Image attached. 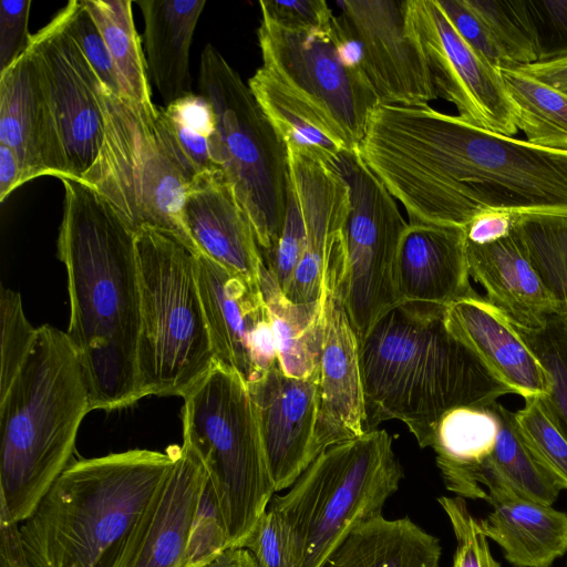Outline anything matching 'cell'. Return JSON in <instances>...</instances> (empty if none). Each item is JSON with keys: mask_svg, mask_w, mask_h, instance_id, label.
<instances>
[{"mask_svg": "<svg viewBox=\"0 0 567 567\" xmlns=\"http://www.w3.org/2000/svg\"><path fill=\"white\" fill-rule=\"evenodd\" d=\"M359 154L409 223L465 227L485 210L567 215V151L427 106L379 103Z\"/></svg>", "mask_w": 567, "mask_h": 567, "instance_id": "6da1fadb", "label": "cell"}, {"mask_svg": "<svg viewBox=\"0 0 567 567\" xmlns=\"http://www.w3.org/2000/svg\"><path fill=\"white\" fill-rule=\"evenodd\" d=\"M58 256L68 275L65 331L84 370L91 409L126 408L141 399V322L136 231L93 187L63 178Z\"/></svg>", "mask_w": 567, "mask_h": 567, "instance_id": "7a4b0ae2", "label": "cell"}, {"mask_svg": "<svg viewBox=\"0 0 567 567\" xmlns=\"http://www.w3.org/2000/svg\"><path fill=\"white\" fill-rule=\"evenodd\" d=\"M445 312L405 302L372 328L360 348L365 432L398 420L424 449L447 412L513 393L452 332Z\"/></svg>", "mask_w": 567, "mask_h": 567, "instance_id": "3957f363", "label": "cell"}, {"mask_svg": "<svg viewBox=\"0 0 567 567\" xmlns=\"http://www.w3.org/2000/svg\"><path fill=\"white\" fill-rule=\"evenodd\" d=\"M92 411L79 355L66 332L38 328L34 343L0 392V522L20 524L69 466Z\"/></svg>", "mask_w": 567, "mask_h": 567, "instance_id": "277c9868", "label": "cell"}, {"mask_svg": "<svg viewBox=\"0 0 567 567\" xmlns=\"http://www.w3.org/2000/svg\"><path fill=\"white\" fill-rule=\"evenodd\" d=\"M174 462L175 446L71 462L19 524L31 567H94L135 523Z\"/></svg>", "mask_w": 567, "mask_h": 567, "instance_id": "5b68a950", "label": "cell"}, {"mask_svg": "<svg viewBox=\"0 0 567 567\" xmlns=\"http://www.w3.org/2000/svg\"><path fill=\"white\" fill-rule=\"evenodd\" d=\"M402 477L385 430L320 453L285 495L269 503L282 525L288 567H323L357 526L382 514Z\"/></svg>", "mask_w": 567, "mask_h": 567, "instance_id": "8992f818", "label": "cell"}, {"mask_svg": "<svg viewBox=\"0 0 567 567\" xmlns=\"http://www.w3.org/2000/svg\"><path fill=\"white\" fill-rule=\"evenodd\" d=\"M141 322L137 384L147 395L184 396L214 364L196 254L174 234L136 230Z\"/></svg>", "mask_w": 567, "mask_h": 567, "instance_id": "52a82bcc", "label": "cell"}, {"mask_svg": "<svg viewBox=\"0 0 567 567\" xmlns=\"http://www.w3.org/2000/svg\"><path fill=\"white\" fill-rule=\"evenodd\" d=\"M183 399V443L206 465L227 548H243L276 493L248 384L214 361Z\"/></svg>", "mask_w": 567, "mask_h": 567, "instance_id": "ba28073f", "label": "cell"}, {"mask_svg": "<svg viewBox=\"0 0 567 567\" xmlns=\"http://www.w3.org/2000/svg\"><path fill=\"white\" fill-rule=\"evenodd\" d=\"M104 136L80 181L100 193L136 231H169L198 254L182 218L192 181L163 124L161 107L145 105L100 85Z\"/></svg>", "mask_w": 567, "mask_h": 567, "instance_id": "9c48e42d", "label": "cell"}, {"mask_svg": "<svg viewBox=\"0 0 567 567\" xmlns=\"http://www.w3.org/2000/svg\"><path fill=\"white\" fill-rule=\"evenodd\" d=\"M199 93L213 106L212 157L244 208L261 254L281 231L289 193L287 146L239 73L207 44L200 55Z\"/></svg>", "mask_w": 567, "mask_h": 567, "instance_id": "30bf717a", "label": "cell"}, {"mask_svg": "<svg viewBox=\"0 0 567 567\" xmlns=\"http://www.w3.org/2000/svg\"><path fill=\"white\" fill-rule=\"evenodd\" d=\"M257 38L261 68L358 148L380 102L339 19L326 29L298 30L261 16Z\"/></svg>", "mask_w": 567, "mask_h": 567, "instance_id": "8fae6325", "label": "cell"}, {"mask_svg": "<svg viewBox=\"0 0 567 567\" xmlns=\"http://www.w3.org/2000/svg\"><path fill=\"white\" fill-rule=\"evenodd\" d=\"M332 165L349 187L341 291L361 348L378 321L402 303L395 266L400 241L409 223L358 148L343 152Z\"/></svg>", "mask_w": 567, "mask_h": 567, "instance_id": "7c38bea8", "label": "cell"}, {"mask_svg": "<svg viewBox=\"0 0 567 567\" xmlns=\"http://www.w3.org/2000/svg\"><path fill=\"white\" fill-rule=\"evenodd\" d=\"M410 17L437 97L452 103L463 121L513 137L516 111L501 69L463 40L437 0H410Z\"/></svg>", "mask_w": 567, "mask_h": 567, "instance_id": "4fadbf2b", "label": "cell"}, {"mask_svg": "<svg viewBox=\"0 0 567 567\" xmlns=\"http://www.w3.org/2000/svg\"><path fill=\"white\" fill-rule=\"evenodd\" d=\"M339 22L379 102L427 106L437 97L410 17V0H342Z\"/></svg>", "mask_w": 567, "mask_h": 567, "instance_id": "5bb4252c", "label": "cell"}, {"mask_svg": "<svg viewBox=\"0 0 567 567\" xmlns=\"http://www.w3.org/2000/svg\"><path fill=\"white\" fill-rule=\"evenodd\" d=\"M37 70L72 179L93 164L104 136L101 81L65 28L61 10L32 35Z\"/></svg>", "mask_w": 567, "mask_h": 567, "instance_id": "9a60e30c", "label": "cell"}, {"mask_svg": "<svg viewBox=\"0 0 567 567\" xmlns=\"http://www.w3.org/2000/svg\"><path fill=\"white\" fill-rule=\"evenodd\" d=\"M209 484L200 456L175 446V462L135 523L94 567H185L196 515Z\"/></svg>", "mask_w": 567, "mask_h": 567, "instance_id": "2e32d148", "label": "cell"}, {"mask_svg": "<svg viewBox=\"0 0 567 567\" xmlns=\"http://www.w3.org/2000/svg\"><path fill=\"white\" fill-rule=\"evenodd\" d=\"M344 258L343 237L330 256L322 287L320 402L316 429L320 453L365 432L360 342L346 311L341 291Z\"/></svg>", "mask_w": 567, "mask_h": 567, "instance_id": "e0dca14e", "label": "cell"}, {"mask_svg": "<svg viewBox=\"0 0 567 567\" xmlns=\"http://www.w3.org/2000/svg\"><path fill=\"white\" fill-rule=\"evenodd\" d=\"M196 274L215 361L247 383L278 362L269 312L259 285L196 254Z\"/></svg>", "mask_w": 567, "mask_h": 567, "instance_id": "ac0fdd59", "label": "cell"}, {"mask_svg": "<svg viewBox=\"0 0 567 567\" xmlns=\"http://www.w3.org/2000/svg\"><path fill=\"white\" fill-rule=\"evenodd\" d=\"M275 492L289 488L320 454L319 373L289 377L278 362L247 383Z\"/></svg>", "mask_w": 567, "mask_h": 567, "instance_id": "d6986e66", "label": "cell"}, {"mask_svg": "<svg viewBox=\"0 0 567 567\" xmlns=\"http://www.w3.org/2000/svg\"><path fill=\"white\" fill-rule=\"evenodd\" d=\"M287 152L289 188L302 210L305 246L284 293L293 302H312L321 299L328 261L343 239L349 187L330 163L292 146Z\"/></svg>", "mask_w": 567, "mask_h": 567, "instance_id": "ffe728a7", "label": "cell"}, {"mask_svg": "<svg viewBox=\"0 0 567 567\" xmlns=\"http://www.w3.org/2000/svg\"><path fill=\"white\" fill-rule=\"evenodd\" d=\"M184 227L198 252L258 285L264 266L252 226L218 168L196 175L187 185Z\"/></svg>", "mask_w": 567, "mask_h": 567, "instance_id": "44dd1931", "label": "cell"}, {"mask_svg": "<svg viewBox=\"0 0 567 567\" xmlns=\"http://www.w3.org/2000/svg\"><path fill=\"white\" fill-rule=\"evenodd\" d=\"M0 143L19 157L24 183L44 175L70 178L30 48L0 73Z\"/></svg>", "mask_w": 567, "mask_h": 567, "instance_id": "7402d4cb", "label": "cell"}, {"mask_svg": "<svg viewBox=\"0 0 567 567\" xmlns=\"http://www.w3.org/2000/svg\"><path fill=\"white\" fill-rule=\"evenodd\" d=\"M395 282L402 303L447 308L474 293L464 228L409 223L399 246Z\"/></svg>", "mask_w": 567, "mask_h": 567, "instance_id": "603a6c76", "label": "cell"}, {"mask_svg": "<svg viewBox=\"0 0 567 567\" xmlns=\"http://www.w3.org/2000/svg\"><path fill=\"white\" fill-rule=\"evenodd\" d=\"M446 322L513 393L542 398L548 392V377L507 317L476 291L446 308Z\"/></svg>", "mask_w": 567, "mask_h": 567, "instance_id": "cb8c5ba5", "label": "cell"}, {"mask_svg": "<svg viewBox=\"0 0 567 567\" xmlns=\"http://www.w3.org/2000/svg\"><path fill=\"white\" fill-rule=\"evenodd\" d=\"M466 255L470 277L515 327L539 329L551 316L560 315L512 235L487 245L466 241Z\"/></svg>", "mask_w": 567, "mask_h": 567, "instance_id": "d4e9b609", "label": "cell"}, {"mask_svg": "<svg viewBox=\"0 0 567 567\" xmlns=\"http://www.w3.org/2000/svg\"><path fill=\"white\" fill-rule=\"evenodd\" d=\"M493 509L478 520L484 535L515 567H551L567 551V514L503 489H489Z\"/></svg>", "mask_w": 567, "mask_h": 567, "instance_id": "484cf974", "label": "cell"}, {"mask_svg": "<svg viewBox=\"0 0 567 567\" xmlns=\"http://www.w3.org/2000/svg\"><path fill=\"white\" fill-rule=\"evenodd\" d=\"M150 81L165 106L193 93L189 50L205 0H137Z\"/></svg>", "mask_w": 567, "mask_h": 567, "instance_id": "4316f807", "label": "cell"}, {"mask_svg": "<svg viewBox=\"0 0 567 567\" xmlns=\"http://www.w3.org/2000/svg\"><path fill=\"white\" fill-rule=\"evenodd\" d=\"M499 432L494 403L447 412L434 430L432 447L447 491L462 498L484 499L481 470L492 454Z\"/></svg>", "mask_w": 567, "mask_h": 567, "instance_id": "83f0119b", "label": "cell"}, {"mask_svg": "<svg viewBox=\"0 0 567 567\" xmlns=\"http://www.w3.org/2000/svg\"><path fill=\"white\" fill-rule=\"evenodd\" d=\"M441 554L439 538L409 517L380 514L357 526L323 567H440Z\"/></svg>", "mask_w": 567, "mask_h": 567, "instance_id": "f1b7e54d", "label": "cell"}, {"mask_svg": "<svg viewBox=\"0 0 567 567\" xmlns=\"http://www.w3.org/2000/svg\"><path fill=\"white\" fill-rule=\"evenodd\" d=\"M258 285L269 312L278 364L282 372L295 378L319 373L322 296L312 302L291 301L265 264Z\"/></svg>", "mask_w": 567, "mask_h": 567, "instance_id": "f546056e", "label": "cell"}, {"mask_svg": "<svg viewBox=\"0 0 567 567\" xmlns=\"http://www.w3.org/2000/svg\"><path fill=\"white\" fill-rule=\"evenodd\" d=\"M248 86L286 146L296 147L330 164L351 150L322 115L261 66L249 79Z\"/></svg>", "mask_w": 567, "mask_h": 567, "instance_id": "4dcf8cb0", "label": "cell"}, {"mask_svg": "<svg viewBox=\"0 0 567 567\" xmlns=\"http://www.w3.org/2000/svg\"><path fill=\"white\" fill-rule=\"evenodd\" d=\"M499 432L492 454L481 470V485L486 492L503 489L522 498L551 506L564 485L532 454L522 440L514 412L495 402Z\"/></svg>", "mask_w": 567, "mask_h": 567, "instance_id": "1f68e13d", "label": "cell"}, {"mask_svg": "<svg viewBox=\"0 0 567 567\" xmlns=\"http://www.w3.org/2000/svg\"><path fill=\"white\" fill-rule=\"evenodd\" d=\"M501 73L526 141L567 151V95L516 68L501 69Z\"/></svg>", "mask_w": 567, "mask_h": 567, "instance_id": "d6a6232c", "label": "cell"}, {"mask_svg": "<svg viewBox=\"0 0 567 567\" xmlns=\"http://www.w3.org/2000/svg\"><path fill=\"white\" fill-rule=\"evenodd\" d=\"M96 22L116 66L123 94L152 105V89L132 1L82 0Z\"/></svg>", "mask_w": 567, "mask_h": 567, "instance_id": "836d02e7", "label": "cell"}, {"mask_svg": "<svg viewBox=\"0 0 567 567\" xmlns=\"http://www.w3.org/2000/svg\"><path fill=\"white\" fill-rule=\"evenodd\" d=\"M511 235L567 317V215L519 214Z\"/></svg>", "mask_w": 567, "mask_h": 567, "instance_id": "e575fe53", "label": "cell"}, {"mask_svg": "<svg viewBox=\"0 0 567 567\" xmlns=\"http://www.w3.org/2000/svg\"><path fill=\"white\" fill-rule=\"evenodd\" d=\"M161 116L190 179L216 168L212 157L216 117L212 104L204 95L194 92L187 94L161 107Z\"/></svg>", "mask_w": 567, "mask_h": 567, "instance_id": "d590c367", "label": "cell"}, {"mask_svg": "<svg viewBox=\"0 0 567 567\" xmlns=\"http://www.w3.org/2000/svg\"><path fill=\"white\" fill-rule=\"evenodd\" d=\"M487 28L508 68L537 63V32L526 0H466Z\"/></svg>", "mask_w": 567, "mask_h": 567, "instance_id": "8d00e7d4", "label": "cell"}, {"mask_svg": "<svg viewBox=\"0 0 567 567\" xmlns=\"http://www.w3.org/2000/svg\"><path fill=\"white\" fill-rule=\"evenodd\" d=\"M515 329L547 373L548 392L539 400L567 441V317L551 316L544 327L535 330Z\"/></svg>", "mask_w": 567, "mask_h": 567, "instance_id": "74e56055", "label": "cell"}, {"mask_svg": "<svg viewBox=\"0 0 567 567\" xmlns=\"http://www.w3.org/2000/svg\"><path fill=\"white\" fill-rule=\"evenodd\" d=\"M514 421L535 458L567 489V441L539 398L525 399L524 406L514 412Z\"/></svg>", "mask_w": 567, "mask_h": 567, "instance_id": "f35d334b", "label": "cell"}, {"mask_svg": "<svg viewBox=\"0 0 567 567\" xmlns=\"http://www.w3.org/2000/svg\"><path fill=\"white\" fill-rule=\"evenodd\" d=\"M0 392H2L11 383L30 352L38 328L27 319L20 293L4 287L0 292Z\"/></svg>", "mask_w": 567, "mask_h": 567, "instance_id": "ab89813d", "label": "cell"}, {"mask_svg": "<svg viewBox=\"0 0 567 567\" xmlns=\"http://www.w3.org/2000/svg\"><path fill=\"white\" fill-rule=\"evenodd\" d=\"M65 28L92 66L102 85L123 94L120 76L106 42L82 0H71L61 9Z\"/></svg>", "mask_w": 567, "mask_h": 567, "instance_id": "60d3db41", "label": "cell"}, {"mask_svg": "<svg viewBox=\"0 0 567 567\" xmlns=\"http://www.w3.org/2000/svg\"><path fill=\"white\" fill-rule=\"evenodd\" d=\"M437 502L446 513L456 538L452 567H502L493 557L487 537L464 498L442 496Z\"/></svg>", "mask_w": 567, "mask_h": 567, "instance_id": "b9f144b4", "label": "cell"}, {"mask_svg": "<svg viewBox=\"0 0 567 567\" xmlns=\"http://www.w3.org/2000/svg\"><path fill=\"white\" fill-rule=\"evenodd\" d=\"M305 246V223L297 197L289 188L281 231L275 246L262 252V260L284 291L300 260Z\"/></svg>", "mask_w": 567, "mask_h": 567, "instance_id": "7bdbcfd3", "label": "cell"}, {"mask_svg": "<svg viewBox=\"0 0 567 567\" xmlns=\"http://www.w3.org/2000/svg\"><path fill=\"white\" fill-rule=\"evenodd\" d=\"M538 39L537 63L567 59V0H526Z\"/></svg>", "mask_w": 567, "mask_h": 567, "instance_id": "ee69618b", "label": "cell"}, {"mask_svg": "<svg viewBox=\"0 0 567 567\" xmlns=\"http://www.w3.org/2000/svg\"><path fill=\"white\" fill-rule=\"evenodd\" d=\"M227 549V537L209 487L196 515L185 567H206Z\"/></svg>", "mask_w": 567, "mask_h": 567, "instance_id": "f6af8a7d", "label": "cell"}, {"mask_svg": "<svg viewBox=\"0 0 567 567\" xmlns=\"http://www.w3.org/2000/svg\"><path fill=\"white\" fill-rule=\"evenodd\" d=\"M463 40L487 63L505 69L508 63L495 45L487 28L466 0H437Z\"/></svg>", "mask_w": 567, "mask_h": 567, "instance_id": "bcb514c9", "label": "cell"}, {"mask_svg": "<svg viewBox=\"0 0 567 567\" xmlns=\"http://www.w3.org/2000/svg\"><path fill=\"white\" fill-rule=\"evenodd\" d=\"M261 16L291 29L313 30L333 25L338 19L323 0L259 1Z\"/></svg>", "mask_w": 567, "mask_h": 567, "instance_id": "7dc6e473", "label": "cell"}, {"mask_svg": "<svg viewBox=\"0 0 567 567\" xmlns=\"http://www.w3.org/2000/svg\"><path fill=\"white\" fill-rule=\"evenodd\" d=\"M31 0H4L0 3V73L11 66L30 48Z\"/></svg>", "mask_w": 567, "mask_h": 567, "instance_id": "c3c4849f", "label": "cell"}, {"mask_svg": "<svg viewBox=\"0 0 567 567\" xmlns=\"http://www.w3.org/2000/svg\"><path fill=\"white\" fill-rule=\"evenodd\" d=\"M243 548L252 554L258 567H288L284 529L275 509L268 506Z\"/></svg>", "mask_w": 567, "mask_h": 567, "instance_id": "681fc988", "label": "cell"}, {"mask_svg": "<svg viewBox=\"0 0 567 567\" xmlns=\"http://www.w3.org/2000/svg\"><path fill=\"white\" fill-rule=\"evenodd\" d=\"M518 215L504 210H485L478 214L464 227L466 241L487 245L508 237Z\"/></svg>", "mask_w": 567, "mask_h": 567, "instance_id": "f907efd6", "label": "cell"}, {"mask_svg": "<svg viewBox=\"0 0 567 567\" xmlns=\"http://www.w3.org/2000/svg\"><path fill=\"white\" fill-rule=\"evenodd\" d=\"M24 184L23 171L19 157L7 145L0 143V202Z\"/></svg>", "mask_w": 567, "mask_h": 567, "instance_id": "816d5d0a", "label": "cell"}, {"mask_svg": "<svg viewBox=\"0 0 567 567\" xmlns=\"http://www.w3.org/2000/svg\"><path fill=\"white\" fill-rule=\"evenodd\" d=\"M515 68L567 95V59Z\"/></svg>", "mask_w": 567, "mask_h": 567, "instance_id": "f5cc1de1", "label": "cell"}, {"mask_svg": "<svg viewBox=\"0 0 567 567\" xmlns=\"http://www.w3.org/2000/svg\"><path fill=\"white\" fill-rule=\"evenodd\" d=\"M206 567H258V565L248 549L227 548Z\"/></svg>", "mask_w": 567, "mask_h": 567, "instance_id": "db71d44e", "label": "cell"}]
</instances>
